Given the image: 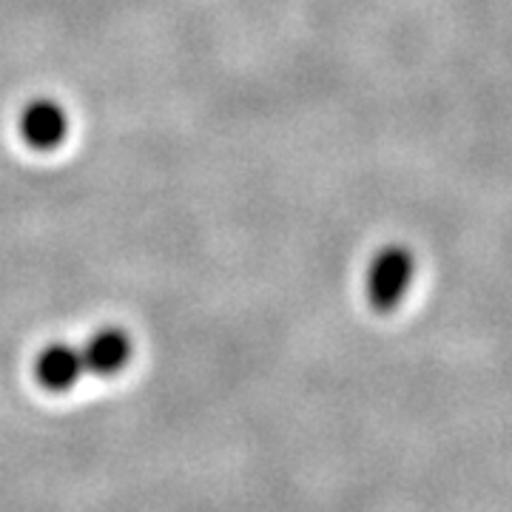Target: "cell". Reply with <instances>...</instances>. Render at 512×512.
Wrapping results in <instances>:
<instances>
[{
  "label": "cell",
  "instance_id": "1",
  "mask_svg": "<svg viewBox=\"0 0 512 512\" xmlns=\"http://www.w3.org/2000/svg\"><path fill=\"white\" fill-rule=\"evenodd\" d=\"M416 256L404 245H384L367 268V302L376 313H393L413 285Z\"/></svg>",
  "mask_w": 512,
  "mask_h": 512
},
{
  "label": "cell",
  "instance_id": "2",
  "mask_svg": "<svg viewBox=\"0 0 512 512\" xmlns=\"http://www.w3.org/2000/svg\"><path fill=\"white\" fill-rule=\"evenodd\" d=\"M20 137L35 151H55L69 134V117L55 100L37 97L20 111Z\"/></svg>",
  "mask_w": 512,
  "mask_h": 512
},
{
  "label": "cell",
  "instance_id": "3",
  "mask_svg": "<svg viewBox=\"0 0 512 512\" xmlns=\"http://www.w3.org/2000/svg\"><path fill=\"white\" fill-rule=\"evenodd\" d=\"M86 373L83 365V353L74 345L66 342H52L37 353L35 359V379L40 387L52 390V393H63L72 390L74 384L80 382V376Z\"/></svg>",
  "mask_w": 512,
  "mask_h": 512
},
{
  "label": "cell",
  "instance_id": "4",
  "mask_svg": "<svg viewBox=\"0 0 512 512\" xmlns=\"http://www.w3.org/2000/svg\"><path fill=\"white\" fill-rule=\"evenodd\" d=\"M83 353V365L92 376H114L128 365L131 359V339L126 330L120 328H100L86 339V345H80Z\"/></svg>",
  "mask_w": 512,
  "mask_h": 512
}]
</instances>
